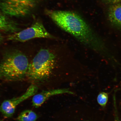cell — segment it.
Masks as SVG:
<instances>
[{
    "label": "cell",
    "mask_w": 121,
    "mask_h": 121,
    "mask_svg": "<svg viewBox=\"0 0 121 121\" xmlns=\"http://www.w3.org/2000/svg\"><path fill=\"white\" fill-rule=\"evenodd\" d=\"M45 13L61 29L83 45L110 61L114 58L105 42L79 14L71 11L46 10Z\"/></svg>",
    "instance_id": "obj_1"
},
{
    "label": "cell",
    "mask_w": 121,
    "mask_h": 121,
    "mask_svg": "<svg viewBox=\"0 0 121 121\" xmlns=\"http://www.w3.org/2000/svg\"><path fill=\"white\" fill-rule=\"evenodd\" d=\"M28 58L16 50L7 51L0 62V78L7 81H18L26 77L29 66Z\"/></svg>",
    "instance_id": "obj_2"
},
{
    "label": "cell",
    "mask_w": 121,
    "mask_h": 121,
    "mask_svg": "<svg viewBox=\"0 0 121 121\" xmlns=\"http://www.w3.org/2000/svg\"><path fill=\"white\" fill-rule=\"evenodd\" d=\"M56 58L55 54L49 50L41 49L29 64L27 78L34 83L46 81L55 68Z\"/></svg>",
    "instance_id": "obj_3"
},
{
    "label": "cell",
    "mask_w": 121,
    "mask_h": 121,
    "mask_svg": "<svg viewBox=\"0 0 121 121\" xmlns=\"http://www.w3.org/2000/svg\"><path fill=\"white\" fill-rule=\"evenodd\" d=\"M36 0H0V10L6 16L23 17L35 7Z\"/></svg>",
    "instance_id": "obj_4"
},
{
    "label": "cell",
    "mask_w": 121,
    "mask_h": 121,
    "mask_svg": "<svg viewBox=\"0 0 121 121\" xmlns=\"http://www.w3.org/2000/svg\"><path fill=\"white\" fill-rule=\"evenodd\" d=\"M40 38L56 39L48 32L41 22L38 21L29 28L9 35L7 38V40L12 41L24 42Z\"/></svg>",
    "instance_id": "obj_5"
},
{
    "label": "cell",
    "mask_w": 121,
    "mask_h": 121,
    "mask_svg": "<svg viewBox=\"0 0 121 121\" xmlns=\"http://www.w3.org/2000/svg\"><path fill=\"white\" fill-rule=\"evenodd\" d=\"M38 90V87L36 85L32 84L22 96L4 101L0 105V112L5 117H11L15 112L17 106L24 101L36 94Z\"/></svg>",
    "instance_id": "obj_6"
},
{
    "label": "cell",
    "mask_w": 121,
    "mask_h": 121,
    "mask_svg": "<svg viewBox=\"0 0 121 121\" xmlns=\"http://www.w3.org/2000/svg\"><path fill=\"white\" fill-rule=\"evenodd\" d=\"M65 94H74L73 92L69 89L66 88L42 91L40 93L36 94L33 96L32 102V105L35 108H38L51 97Z\"/></svg>",
    "instance_id": "obj_7"
},
{
    "label": "cell",
    "mask_w": 121,
    "mask_h": 121,
    "mask_svg": "<svg viewBox=\"0 0 121 121\" xmlns=\"http://www.w3.org/2000/svg\"><path fill=\"white\" fill-rule=\"evenodd\" d=\"M108 16L110 23L121 29V3L110 5L108 9Z\"/></svg>",
    "instance_id": "obj_8"
},
{
    "label": "cell",
    "mask_w": 121,
    "mask_h": 121,
    "mask_svg": "<svg viewBox=\"0 0 121 121\" xmlns=\"http://www.w3.org/2000/svg\"><path fill=\"white\" fill-rule=\"evenodd\" d=\"M20 30L17 24L9 19L6 15L0 13V31L12 34Z\"/></svg>",
    "instance_id": "obj_9"
},
{
    "label": "cell",
    "mask_w": 121,
    "mask_h": 121,
    "mask_svg": "<svg viewBox=\"0 0 121 121\" xmlns=\"http://www.w3.org/2000/svg\"><path fill=\"white\" fill-rule=\"evenodd\" d=\"M38 116L36 113L32 110H27L21 112L17 118V121H36Z\"/></svg>",
    "instance_id": "obj_10"
},
{
    "label": "cell",
    "mask_w": 121,
    "mask_h": 121,
    "mask_svg": "<svg viewBox=\"0 0 121 121\" xmlns=\"http://www.w3.org/2000/svg\"><path fill=\"white\" fill-rule=\"evenodd\" d=\"M108 95L105 92H101L98 95L97 98L98 102L102 107H105L108 102Z\"/></svg>",
    "instance_id": "obj_11"
},
{
    "label": "cell",
    "mask_w": 121,
    "mask_h": 121,
    "mask_svg": "<svg viewBox=\"0 0 121 121\" xmlns=\"http://www.w3.org/2000/svg\"><path fill=\"white\" fill-rule=\"evenodd\" d=\"M102 1L105 4L110 5L121 3V0H102Z\"/></svg>",
    "instance_id": "obj_12"
},
{
    "label": "cell",
    "mask_w": 121,
    "mask_h": 121,
    "mask_svg": "<svg viewBox=\"0 0 121 121\" xmlns=\"http://www.w3.org/2000/svg\"><path fill=\"white\" fill-rule=\"evenodd\" d=\"M114 105L115 106V120L114 121H119L118 117L117 108H116L115 101H114Z\"/></svg>",
    "instance_id": "obj_13"
},
{
    "label": "cell",
    "mask_w": 121,
    "mask_h": 121,
    "mask_svg": "<svg viewBox=\"0 0 121 121\" xmlns=\"http://www.w3.org/2000/svg\"><path fill=\"white\" fill-rule=\"evenodd\" d=\"M3 38L2 36H1V34H0V43L1 42H2L3 40Z\"/></svg>",
    "instance_id": "obj_14"
},
{
    "label": "cell",
    "mask_w": 121,
    "mask_h": 121,
    "mask_svg": "<svg viewBox=\"0 0 121 121\" xmlns=\"http://www.w3.org/2000/svg\"><path fill=\"white\" fill-rule=\"evenodd\" d=\"M0 121H2V120H0Z\"/></svg>",
    "instance_id": "obj_15"
},
{
    "label": "cell",
    "mask_w": 121,
    "mask_h": 121,
    "mask_svg": "<svg viewBox=\"0 0 121 121\" xmlns=\"http://www.w3.org/2000/svg\"></svg>",
    "instance_id": "obj_16"
}]
</instances>
